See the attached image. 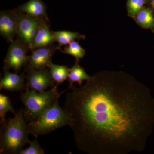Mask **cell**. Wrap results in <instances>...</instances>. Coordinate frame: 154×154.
I'll return each instance as SVG.
<instances>
[{"mask_svg": "<svg viewBox=\"0 0 154 154\" xmlns=\"http://www.w3.org/2000/svg\"><path fill=\"white\" fill-rule=\"evenodd\" d=\"M49 19H45L39 26L36 36L33 38L31 51L36 47L53 44L56 39L49 29Z\"/></svg>", "mask_w": 154, "mask_h": 154, "instance_id": "obj_11", "label": "cell"}, {"mask_svg": "<svg viewBox=\"0 0 154 154\" xmlns=\"http://www.w3.org/2000/svg\"><path fill=\"white\" fill-rule=\"evenodd\" d=\"M63 108L77 148L89 154L143 150L154 120L148 90L122 73L100 72L79 88L69 87Z\"/></svg>", "mask_w": 154, "mask_h": 154, "instance_id": "obj_1", "label": "cell"}, {"mask_svg": "<svg viewBox=\"0 0 154 154\" xmlns=\"http://www.w3.org/2000/svg\"><path fill=\"white\" fill-rule=\"evenodd\" d=\"M26 76L24 72L20 75L4 71V77L0 81V89L9 91H22L25 89Z\"/></svg>", "mask_w": 154, "mask_h": 154, "instance_id": "obj_10", "label": "cell"}, {"mask_svg": "<svg viewBox=\"0 0 154 154\" xmlns=\"http://www.w3.org/2000/svg\"><path fill=\"white\" fill-rule=\"evenodd\" d=\"M57 50H61V46L53 44L33 48L31 54L28 56L25 71L27 72L48 68L52 63V57Z\"/></svg>", "mask_w": 154, "mask_h": 154, "instance_id": "obj_6", "label": "cell"}, {"mask_svg": "<svg viewBox=\"0 0 154 154\" xmlns=\"http://www.w3.org/2000/svg\"><path fill=\"white\" fill-rule=\"evenodd\" d=\"M58 85L48 91L38 92L33 90H26L22 93L20 99L23 105L24 116L27 121L36 120L52 106L57 99L65 92H58Z\"/></svg>", "mask_w": 154, "mask_h": 154, "instance_id": "obj_3", "label": "cell"}, {"mask_svg": "<svg viewBox=\"0 0 154 154\" xmlns=\"http://www.w3.org/2000/svg\"><path fill=\"white\" fill-rule=\"evenodd\" d=\"M30 146L25 149H22L19 154H44V152L38 143L37 139L29 143Z\"/></svg>", "mask_w": 154, "mask_h": 154, "instance_id": "obj_20", "label": "cell"}, {"mask_svg": "<svg viewBox=\"0 0 154 154\" xmlns=\"http://www.w3.org/2000/svg\"><path fill=\"white\" fill-rule=\"evenodd\" d=\"M48 69L53 79L58 86L68 79L69 68L67 66L58 65L51 63Z\"/></svg>", "mask_w": 154, "mask_h": 154, "instance_id": "obj_14", "label": "cell"}, {"mask_svg": "<svg viewBox=\"0 0 154 154\" xmlns=\"http://www.w3.org/2000/svg\"><path fill=\"white\" fill-rule=\"evenodd\" d=\"M8 53L4 60L3 70L12 69L18 73L23 67H25L28 62V48L17 39L11 42Z\"/></svg>", "mask_w": 154, "mask_h": 154, "instance_id": "obj_7", "label": "cell"}, {"mask_svg": "<svg viewBox=\"0 0 154 154\" xmlns=\"http://www.w3.org/2000/svg\"><path fill=\"white\" fill-rule=\"evenodd\" d=\"M0 35L10 43L15 39L17 36V21L14 10L0 12Z\"/></svg>", "mask_w": 154, "mask_h": 154, "instance_id": "obj_9", "label": "cell"}, {"mask_svg": "<svg viewBox=\"0 0 154 154\" xmlns=\"http://www.w3.org/2000/svg\"></svg>", "mask_w": 154, "mask_h": 154, "instance_id": "obj_22", "label": "cell"}, {"mask_svg": "<svg viewBox=\"0 0 154 154\" xmlns=\"http://www.w3.org/2000/svg\"><path fill=\"white\" fill-rule=\"evenodd\" d=\"M8 112H11L14 115L17 112L14 110L11 105V101L8 96L0 94V119L1 124H3L5 122L6 113Z\"/></svg>", "mask_w": 154, "mask_h": 154, "instance_id": "obj_18", "label": "cell"}, {"mask_svg": "<svg viewBox=\"0 0 154 154\" xmlns=\"http://www.w3.org/2000/svg\"><path fill=\"white\" fill-rule=\"evenodd\" d=\"M23 109L14 117L2 124L0 136V153L19 154L24 146L29 143L28 125Z\"/></svg>", "mask_w": 154, "mask_h": 154, "instance_id": "obj_2", "label": "cell"}, {"mask_svg": "<svg viewBox=\"0 0 154 154\" xmlns=\"http://www.w3.org/2000/svg\"><path fill=\"white\" fill-rule=\"evenodd\" d=\"M27 73L25 90L42 92L46 91L48 88H52L56 85L49 69L30 71Z\"/></svg>", "mask_w": 154, "mask_h": 154, "instance_id": "obj_8", "label": "cell"}, {"mask_svg": "<svg viewBox=\"0 0 154 154\" xmlns=\"http://www.w3.org/2000/svg\"><path fill=\"white\" fill-rule=\"evenodd\" d=\"M147 0H128L127 9L129 15L135 17L143 8Z\"/></svg>", "mask_w": 154, "mask_h": 154, "instance_id": "obj_19", "label": "cell"}, {"mask_svg": "<svg viewBox=\"0 0 154 154\" xmlns=\"http://www.w3.org/2000/svg\"><path fill=\"white\" fill-rule=\"evenodd\" d=\"M71 122L70 116L60 106L57 99L37 119L30 122L28 124V131L37 138L39 136L47 134L60 128L70 126Z\"/></svg>", "mask_w": 154, "mask_h": 154, "instance_id": "obj_4", "label": "cell"}, {"mask_svg": "<svg viewBox=\"0 0 154 154\" xmlns=\"http://www.w3.org/2000/svg\"><path fill=\"white\" fill-rule=\"evenodd\" d=\"M14 11L17 17V39L31 50L33 38L42 22L48 19L31 17L18 9Z\"/></svg>", "mask_w": 154, "mask_h": 154, "instance_id": "obj_5", "label": "cell"}, {"mask_svg": "<svg viewBox=\"0 0 154 154\" xmlns=\"http://www.w3.org/2000/svg\"><path fill=\"white\" fill-rule=\"evenodd\" d=\"M51 33L56 39L59 45L61 47L63 45H67L76 39L84 38V35L78 32H71L66 30L51 31Z\"/></svg>", "mask_w": 154, "mask_h": 154, "instance_id": "obj_15", "label": "cell"}, {"mask_svg": "<svg viewBox=\"0 0 154 154\" xmlns=\"http://www.w3.org/2000/svg\"><path fill=\"white\" fill-rule=\"evenodd\" d=\"M17 9L31 17L48 19L46 6L41 0H29Z\"/></svg>", "mask_w": 154, "mask_h": 154, "instance_id": "obj_12", "label": "cell"}, {"mask_svg": "<svg viewBox=\"0 0 154 154\" xmlns=\"http://www.w3.org/2000/svg\"><path fill=\"white\" fill-rule=\"evenodd\" d=\"M79 60L76 61L75 63L71 68H69L68 81L69 87L73 85L74 83L78 82L80 86L82 85L83 81H89L92 77L90 76L86 73L85 69L80 66L79 63Z\"/></svg>", "mask_w": 154, "mask_h": 154, "instance_id": "obj_13", "label": "cell"}, {"mask_svg": "<svg viewBox=\"0 0 154 154\" xmlns=\"http://www.w3.org/2000/svg\"><path fill=\"white\" fill-rule=\"evenodd\" d=\"M151 5L153 8L154 9V0H152Z\"/></svg>", "mask_w": 154, "mask_h": 154, "instance_id": "obj_21", "label": "cell"}, {"mask_svg": "<svg viewBox=\"0 0 154 154\" xmlns=\"http://www.w3.org/2000/svg\"><path fill=\"white\" fill-rule=\"evenodd\" d=\"M136 16L138 23L143 28H150L154 25V18L150 9L143 8Z\"/></svg>", "mask_w": 154, "mask_h": 154, "instance_id": "obj_16", "label": "cell"}, {"mask_svg": "<svg viewBox=\"0 0 154 154\" xmlns=\"http://www.w3.org/2000/svg\"><path fill=\"white\" fill-rule=\"evenodd\" d=\"M61 52L73 56L75 58L76 60L82 58L85 54V50L75 40L67 45L63 50H61Z\"/></svg>", "mask_w": 154, "mask_h": 154, "instance_id": "obj_17", "label": "cell"}]
</instances>
